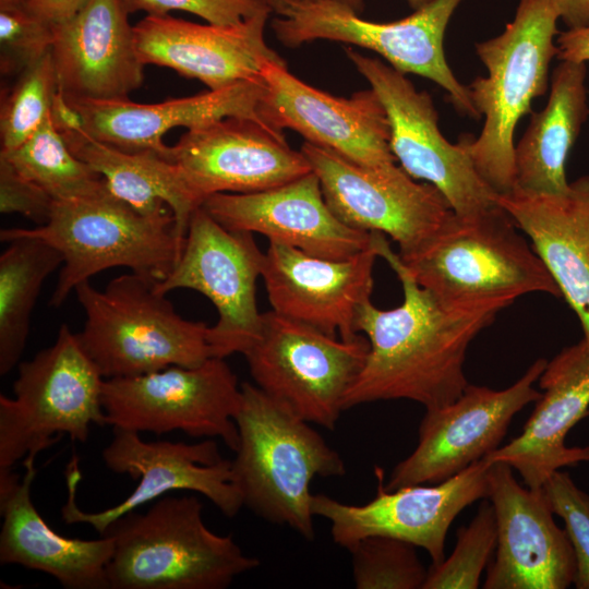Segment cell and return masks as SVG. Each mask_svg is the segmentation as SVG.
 Listing matches in <instances>:
<instances>
[{
    "instance_id": "1",
    "label": "cell",
    "mask_w": 589,
    "mask_h": 589,
    "mask_svg": "<svg viewBox=\"0 0 589 589\" xmlns=\"http://www.w3.org/2000/svg\"><path fill=\"white\" fill-rule=\"evenodd\" d=\"M372 244L398 277L404 300L389 310L376 308L371 300L359 308L356 328L370 348L345 395L344 410L395 399L412 400L425 409L446 406L469 384L464 365L470 342L504 306L444 302L413 279L385 235L372 232Z\"/></svg>"
},
{
    "instance_id": "2",
    "label": "cell",
    "mask_w": 589,
    "mask_h": 589,
    "mask_svg": "<svg viewBox=\"0 0 589 589\" xmlns=\"http://www.w3.org/2000/svg\"><path fill=\"white\" fill-rule=\"evenodd\" d=\"M235 421L239 444L231 471L243 506L312 541L311 482L344 476V459L310 422L248 382Z\"/></svg>"
},
{
    "instance_id": "3",
    "label": "cell",
    "mask_w": 589,
    "mask_h": 589,
    "mask_svg": "<svg viewBox=\"0 0 589 589\" xmlns=\"http://www.w3.org/2000/svg\"><path fill=\"white\" fill-rule=\"evenodd\" d=\"M202 512L196 496L165 495L113 520L101 533L115 541L109 589H225L260 566L232 534L212 531Z\"/></svg>"
},
{
    "instance_id": "4",
    "label": "cell",
    "mask_w": 589,
    "mask_h": 589,
    "mask_svg": "<svg viewBox=\"0 0 589 589\" xmlns=\"http://www.w3.org/2000/svg\"><path fill=\"white\" fill-rule=\"evenodd\" d=\"M518 230L500 205L470 216L453 213L430 238L398 255L421 287L447 303L506 308L531 292L562 297Z\"/></svg>"
},
{
    "instance_id": "5",
    "label": "cell",
    "mask_w": 589,
    "mask_h": 589,
    "mask_svg": "<svg viewBox=\"0 0 589 589\" xmlns=\"http://www.w3.org/2000/svg\"><path fill=\"white\" fill-rule=\"evenodd\" d=\"M560 15L551 0H519L514 20L476 50L488 70L468 86L471 100L484 117L477 139L462 135L476 169L497 193L515 185L514 134L518 121L531 112L534 98L549 87V68L557 55Z\"/></svg>"
},
{
    "instance_id": "6",
    "label": "cell",
    "mask_w": 589,
    "mask_h": 589,
    "mask_svg": "<svg viewBox=\"0 0 589 589\" xmlns=\"http://www.w3.org/2000/svg\"><path fill=\"white\" fill-rule=\"evenodd\" d=\"M26 236L41 239L63 255L49 304L62 305L72 290L95 274L124 266L160 281L175 267L183 241L172 212L144 215L115 197L100 194L53 201L48 221L34 228H7L0 240Z\"/></svg>"
},
{
    "instance_id": "7",
    "label": "cell",
    "mask_w": 589,
    "mask_h": 589,
    "mask_svg": "<svg viewBox=\"0 0 589 589\" xmlns=\"http://www.w3.org/2000/svg\"><path fill=\"white\" fill-rule=\"evenodd\" d=\"M155 281L132 272L100 291L89 280L76 286L86 314L76 337L104 378L196 366L212 357L209 326L180 316Z\"/></svg>"
},
{
    "instance_id": "8",
    "label": "cell",
    "mask_w": 589,
    "mask_h": 589,
    "mask_svg": "<svg viewBox=\"0 0 589 589\" xmlns=\"http://www.w3.org/2000/svg\"><path fill=\"white\" fill-rule=\"evenodd\" d=\"M104 377L67 324L55 342L19 363L14 397L0 395V469L34 462L67 434L85 443L92 425H107Z\"/></svg>"
},
{
    "instance_id": "9",
    "label": "cell",
    "mask_w": 589,
    "mask_h": 589,
    "mask_svg": "<svg viewBox=\"0 0 589 589\" xmlns=\"http://www.w3.org/2000/svg\"><path fill=\"white\" fill-rule=\"evenodd\" d=\"M461 1L434 0L405 19L387 23L366 21L335 2L277 1L272 28L290 48L327 39L372 50L397 71L433 81L448 94L456 110L478 119L481 116L468 86L456 79L444 53L445 31Z\"/></svg>"
},
{
    "instance_id": "10",
    "label": "cell",
    "mask_w": 589,
    "mask_h": 589,
    "mask_svg": "<svg viewBox=\"0 0 589 589\" xmlns=\"http://www.w3.org/2000/svg\"><path fill=\"white\" fill-rule=\"evenodd\" d=\"M369 348L361 335L338 339L272 310L263 313L261 335L243 356L264 393L299 418L334 430Z\"/></svg>"
},
{
    "instance_id": "11",
    "label": "cell",
    "mask_w": 589,
    "mask_h": 589,
    "mask_svg": "<svg viewBox=\"0 0 589 589\" xmlns=\"http://www.w3.org/2000/svg\"><path fill=\"white\" fill-rule=\"evenodd\" d=\"M241 385L223 358L196 366L171 365L147 374L104 378L101 405L107 425L156 435L181 431L220 438L236 452L235 421Z\"/></svg>"
},
{
    "instance_id": "12",
    "label": "cell",
    "mask_w": 589,
    "mask_h": 589,
    "mask_svg": "<svg viewBox=\"0 0 589 589\" xmlns=\"http://www.w3.org/2000/svg\"><path fill=\"white\" fill-rule=\"evenodd\" d=\"M112 430L113 437L101 452L103 461L110 471L136 480L137 485L115 506L100 512H84L76 504L82 473L79 458L73 454L65 468L68 500L61 509L67 525H88L101 534L117 518L179 490L204 495L230 518L242 508L241 494L232 481L231 460L221 457L213 438L194 444L146 442L137 432Z\"/></svg>"
},
{
    "instance_id": "13",
    "label": "cell",
    "mask_w": 589,
    "mask_h": 589,
    "mask_svg": "<svg viewBox=\"0 0 589 589\" xmlns=\"http://www.w3.org/2000/svg\"><path fill=\"white\" fill-rule=\"evenodd\" d=\"M345 51L385 109L390 151L400 167L434 185L458 216L497 207V193L479 175L462 141L453 144L441 133L431 96L380 59L350 47Z\"/></svg>"
},
{
    "instance_id": "14",
    "label": "cell",
    "mask_w": 589,
    "mask_h": 589,
    "mask_svg": "<svg viewBox=\"0 0 589 589\" xmlns=\"http://www.w3.org/2000/svg\"><path fill=\"white\" fill-rule=\"evenodd\" d=\"M263 260L253 233L223 227L200 206L190 217L175 267L154 286L163 294L187 288L208 298L218 312L208 332L212 357L243 354L262 332L255 288Z\"/></svg>"
},
{
    "instance_id": "15",
    "label": "cell",
    "mask_w": 589,
    "mask_h": 589,
    "mask_svg": "<svg viewBox=\"0 0 589 589\" xmlns=\"http://www.w3.org/2000/svg\"><path fill=\"white\" fill-rule=\"evenodd\" d=\"M300 151L335 216L350 228L389 236L399 254L430 238L454 213L434 185L417 182L396 163L361 166L306 141Z\"/></svg>"
},
{
    "instance_id": "16",
    "label": "cell",
    "mask_w": 589,
    "mask_h": 589,
    "mask_svg": "<svg viewBox=\"0 0 589 589\" xmlns=\"http://www.w3.org/2000/svg\"><path fill=\"white\" fill-rule=\"evenodd\" d=\"M491 465L482 458L433 485L395 490L386 489L384 470L375 467L376 495L369 503L351 505L320 493L312 494L311 509L330 522L333 541L347 550L366 537H390L425 550L436 565L445 558L446 536L458 514L488 498Z\"/></svg>"
},
{
    "instance_id": "17",
    "label": "cell",
    "mask_w": 589,
    "mask_h": 589,
    "mask_svg": "<svg viewBox=\"0 0 589 589\" xmlns=\"http://www.w3.org/2000/svg\"><path fill=\"white\" fill-rule=\"evenodd\" d=\"M546 363L536 360L507 388L468 384L453 402L425 409L418 444L394 467L386 489L442 482L498 448L514 416L541 396L533 384Z\"/></svg>"
},
{
    "instance_id": "18",
    "label": "cell",
    "mask_w": 589,
    "mask_h": 589,
    "mask_svg": "<svg viewBox=\"0 0 589 589\" xmlns=\"http://www.w3.org/2000/svg\"><path fill=\"white\" fill-rule=\"evenodd\" d=\"M170 156L195 207L213 194L257 192L312 171L283 131L238 117L188 130Z\"/></svg>"
},
{
    "instance_id": "19",
    "label": "cell",
    "mask_w": 589,
    "mask_h": 589,
    "mask_svg": "<svg viewBox=\"0 0 589 589\" xmlns=\"http://www.w3.org/2000/svg\"><path fill=\"white\" fill-rule=\"evenodd\" d=\"M261 76L265 88L257 112L265 124L293 130L361 166L396 163L387 115L372 88L335 97L296 77L285 60L266 61Z\"/></svg>"
},
{
    "instance_id": "20",
    "label": "cell",
    "mask_w": 589,
    "mask_h": 589,
    "mask_svg": "<svg viewBox=\"0 0 589 589\" xmlns=\"http://www.w3.org/2000/svg\"><path fill=\"white\" fill-rule=\"evenodd\" d=\"M488 481L497 542L482 587L566 589L573 585L574 550L565 529L554 521L542 488L522 486L505 462L491 465Z\"/></svg>"
},
{
    "instance_id": "21",
    "label": "cell",
    "mask_w": 589,
    "mask_h": 589,
    "mask_svg": "<svg viewBox=\"0 0 589 589\" xmlns=\"http://www.w3.org/2000/svg\"><path fill=\"white\" fill-rule=\"evenodd\" d=\"M376 257L372 243L348 259L329 260L269 242L261 277L274 312L352 340L359 336L358 310L371 300Z\"/></svg>"
},
{
    "instance_id": "22",
    "label": "cell",
    "mask_w": 589,
    "mask_h": 589,
    "mask_svg": "<svg viewBox=\"0 0 589 589\" xmlns=\"http://www.w3.org/2000/svg\"><path fill=\"white\" fill-rule=\"evenodd\" d=\"M202 207L229 230L256 232L317 257L348 259L372 243V232L335 216L313 171L257 192L213 194Z\"/></svg>"
},
{
    "instance_id": "23",
    "label": "cell",
    "mask_w": 589,
    "mask_h": 589,
    "mask_svg": "<svg viewBox=\"0 0 589 589\" xmlns=\"http://www.w3.org/2000/svg\"><path fill=\"white\" fill-rule=\"evenodd\" d=\"M272 12L263 11L235 25L146 15L134 26L135 47L144 65L172 69L201 81L208 89L259 81L266 61L284 60L264 38Z\"/></svg>"
},
{
    "instance_id": "24",
    "label": "cell",
    "mask_w": 589,
    "mask_h": 589,
    "mask_svg": "<svg viewBox=\"0 0 589 589\" xmlns=\"http://www.w3.org/2000/svg\"><path fill=\"white\" fill-rule=\"evenodd\" d=\"M51 57L58 89L73 100L127 99L144 80L123 0H87L56 24Z\"/></svg>"
},
{
    "instance_id": "25",
    "label": "cell",
    "mask_w": 589,
    "mask_h": 589,
    "mask_svg": "<svg viewBox=\"0 0 589 589\" xmlns=\"http://www.w3.org/2000/svg\"><path fill=\"white\" fill-rule=\"evenodd\" d=\"M539 384L544 392L522 432L484 457L509 465L530 489H541L562 468L589 462V446L565 443L569 430L589 414V345L581 339L561 350Z\"/></svg>"
},
{
    "instance_id": "26",
    "label": "cell",
    "mask_w": 589,
    "mask_h": 589,
    "mask_svg": "<svg viewBox=\"0 0 589 589\" xmlns=\"http://www.w3.org/2000/svg\"><path fill=\"white\" fill-rule=\"evenodd\" d=\"M23 467L22 477L13 468L0 469V564L43 572L65 589H109L107 565L113 538L83 540L55 531L32 500L34 462Z\"/></svg>"
},
{
    "instance_id": "27",
    "label": "cell",
    "mask_w": 589,
    "mask_h": 589,
    "mask_svg": "<svg viewBox=\"0 0 589 589\" xmlns=\"http://www.w3.org/2000/svg\"><path fill=\"white\" fill-rule=\"evenodd\" d=\"M264 88L262 79L156 104L129 98L67 99L79 110L84 130L93 137L127 152L151 151L171 160V146L163 141L171 129L191 130L229 117L263 122L257 109Z\"/></svg>"
},
{
    "instance_id": "28",
    "label": "cell",
    "mask_w": 589,
    "mask_h": 589,
    "mask_svg": "<svg viewBox=\"0 0 589 589\" xmlns=\"http://www.w3.org/2000/svg\"><path fill=\"white\" fill-rule=\"evenodd\" d=\"M496 202L530 238L589 345V176L569 182L563 193L513 189Z\"/></svg>"
},
{
    "instance_id": "29",
    "label": "cell",
    "mask_w": 589,
    "mask_h": 589,
    "mask_svg": "<svg viewBox=\"0 0 589 589\" xmlns=\"http://www.w3.org/2000/svg\"><path fill=\"white\" fill-rule=\"evenodd\" d=\"M586 63L561 61L553 70L545 107L531 116L515 145L514 189L543 194L567 190L566 163L589 118Z\"/></svg>"
},
{
    "instance_id": "30",
    "label": "cell",
    "mask_w": 589,
    "mask_h": 589,
    "mask_svg": "<svg viewBox=\"0 0 589 589\" xmlns=\"http://www.w3.org/2000/svg\"><path fill=\"white\" fill-rule=\"evenodd\" d=\"M71 152L105 180L109 192L144 215L170 208L176 235L184 240L191 201L175 163L151 151L127 152L104 143L84 129L61 133Z\"/></svg>"
},
{
    "instance_id": "31",
    "label": "cell",
    "mask_w": 589,
    "mask_h": 589,
    "mask_svg": "<svg viewBox=\"0 0 589 589\" xmlns=\"http://www.w3.org/2000/svg\"><path fill=\"white\" fill-rule=\"evenodd\" d=\"M0 256V374H8L25 349L31 316L46 278L63 264L48 242L21 236Z\"/></svg>"
},
{
    "instance_id": "32",
    "label": "cell",
    "mask_w": 589,
    "mask_h": 589,
    "mask_svg": "<svg viewBox=\"0 0 589 589\" xmlns=\"http://www.w3.org/2000/svg\"><path fill=\"white\" fill-rule=\"evenodd\" d=\"M0 158L40 187L53 201L109 191L103 177L71 152L50 117L20 146L0 152Z\"/></svg>"
},
{
    "instance_id": "33",
    "label": "cell",
    "mask_w": 589,
    "mask_h": 589,
    "mask_svg": "<svg viewBox=\"0 0 589 589\" xmlns=\"http://www.w3.org/2000/svg\"><path fill=\"white\" fill-rule=\"evenodd\" d=\"M58 91L51 50L15 76L2 93L0 106V152H10L25 142L49 117Z\"/></svg>"
},
{
    "instance_id": "34",
    "label": "cell",
    "mask_w": 589,
    "mask_h": 589,
    "mask_svg": "<svg viewBox=\"0 0 589 589\" xmlns=\"http://www.w3.org/2000/svg\"><path fill=\"white\" fill-rule=\"evenodd\" d=\"M412 543L384 536L366 537L348 551L357 589H423L428 572Z\"/></svg>"
},
{
    "instance_id": "35",
    "label": "cell",
    "mask_w": 589,
    "mask_h": 589,
    "mask_svg": "<svg viewBox=\"0 0 589 589\" xmlns=\"http://www.w3.org/2000/svg\"><path fill=\"white\" fill-rule=\"evenodd\" d=\"M497 529L490 501L481 503L476 516L457 531L448 557L431 565L423 589H476L496 549Z\"/></svg>"
},
{
    "instance_id": "36",
    "label": "cell",
    "mask_w": 589,
    "mask_h": 589,
    "mask_svg": "<svg viewBox=\"0 0 589 589\" xmlns=\"http://www.w3.org/2000/svg\"><path fill=\"white\" fill-rule=\"evenodd\" d=\"M55 25L22 5L0 9V70L17 76L51 50Z\"/></svg>"
},
{
    "instance_id": "37",
    "label": "cell",
    "mask_w": 589,
    "mask_h": 589,
    "mask_svg": "<svg viewBox=\"0 0 589 589\" xmlns=\"http://www.w3.org/2000/svg\"><path fill=\"white\" fill-rule=\"evenodd\" d=\"M554 515L564 521L576 558L574 584L589 589V494L582 491L568 472L557 470L543 484Z\"/></svg>"
},
{
    "instance_id": "38",
    "label": "cell",
    "mask_w": 589,
    "mask_h": 589,
    "mask_svg": "<svg viewBox=\"0 0 589 589\" xmlns=\"http://www.w3.org/2000/svg\"><path fill=\"white\" fill-rule=\"evenodd\" d=\"M127 11L147 15H166L180 10L200 16L214 25H235L263 11L272 10L260 0H123ZM273 11V10H272Z\"/></svg>"
},
{
    "instance_id": "39",
    "label": "cell",
    "mask_w": 589,
    "mask_h": 589,
    "mask_svg": "<svg viewBox=\"0 0 589 589\" xmlns=\"http://www.w3.org/2000/svg\"><path fill=\"white\" fill-rule=\"evenodd\" d=\"M53 200L40 187L22 177L7 160L0 158V212L19 213L36 224L45 225Z\"/></svg>"
},
{
    "instance_id": "40",
    "label": "cell",
    "mask_w": 589,
    "mask_h": 589,
    "mask_svg": "<svg viewBox=\"0 0 589 589\" xmlns=\"http://www.w3.org/2000/svg\"><path fill=\"white\" fill-rule=\"evenodd\" d=\"M555 43L558 60L577 63L589 61V26L568 28L558 34Z\"/></svg>"
},
{
    "instance_id": "41",
    "label": "cell",
    "mask_w": 589,
    "mask_h": 589,
    "mask_svg": "<svg viewBox=\"0 0 589 589\" xmlns=\"http://www.w3.org/2000/svg\"><path fill=\"white\" fill-rule=\"evenodd\" d=\"M87 0H22L29 12L56 25L74 15Z\"/></svg>"
},
{
    "instance_id": "42",
    "label": "cell",
    "mask_w": 589,
    "mask_h": 589,
    "mask_svg": "<svg viewBox=\"0 0 589 589\" xmlns=\"http://www.w3.org/2000/svg\"><path fill=\"white\" fill-rule=\"evenodd\" d=\"M49 117L52 125L60 133L84 129L81 113L59 89L52 98Z\"/></svg>"
},
{
    "instance_id": "43",
    "label": "cell",
    "mask_w": 589,
    "mask_h": 589,
    "mask_svg": "<svg viewBox=\"0 0 589 589\" xmlns=\"http://www.w3.org/2000/svg\"><path fill=\"white\" fill-rule=\"evenodd\" d=\"M568 28L589 26V0H551Z\"/></svg>"
},
{
    "instance_id": "44",
    "label": "cell",
    "mask_w": 589,
    "mask_h": 589,
    "mask_svg": "<svg viewBox=\"0 0 589 589\" xmlns=\"http://www.w3.org/2000/svg\"><path fill=\"white\" fill-rule=\"evenodd\" d=\"M277 1H292L299 3L335 2L356 11L357 13H360L363 9V0H276V2Z\"/></svg>"
},
{
    "instance_id": "45",
    "label": "cell",
    "mask_w": 589,
    "mask_h": 589,
    "mask_svg": "<svg viewBox=\"0 0 589 589\" xmlns=\"http://www.w3.org/2000/svg\"><path fill=\"white\" fill-rule=\"evenodd\" d=\"M434 0H407L408 4L413 9V10H418V9H421L428 4H430L431 2H433Z\"/></svg>"
},
{
    "instance_id": "46",
    "label": "cell",
    "mask_w": 589,
    "mask_h": 589,
    "mask_svg": "<svg viewBox=\"0 0 589 589\" xmlns=\"http://www.w3.org/2000/svg\"><path fill=\"white\" fill-rule=\"evenodd\" d=\"M22 0H0V9H10L21 5Z\"/></svg>"
},
{
    "instance_id": "47",
    "label": "cell",
    "mask_w": 589,
    "mask_h": 589,
    "mask_svg": "<svg viewBox=\"0 0 589 589\" xmlns=\"http://www.w3.org/2000/svg\"><path fill=\"white\" fill-rule=\"evenodd\" d=\"M260 1H262L263 3L267 4L268 7H271L272 10H273V7H274V4H275V2H276V0H260Z\"/></svg>"
}]
</instances>
